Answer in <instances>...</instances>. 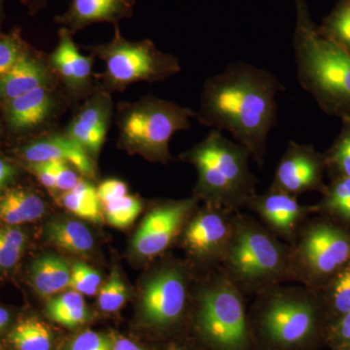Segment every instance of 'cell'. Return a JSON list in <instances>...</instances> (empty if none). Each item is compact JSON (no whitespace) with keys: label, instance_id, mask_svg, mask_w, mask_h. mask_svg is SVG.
<instances>
[{"label":"cell","instance_id":"obj_15","mask_svg":"<svg viewBox=\"0 0 350 350\" xmlns=\"http://www.w3.org/2000/svg\"><path fill=\"white\" fill-rule=\"evenodd\" d=\"M112 110L111 93L100 87L87 98L64 133L96 158L107 138Z\"/></svg>","mask_w":350,"mask_h":350},{"label":"cell","instance_id":"obj_11","mask_svg":"<svg viewBox=\"0 0 350 350\" xmlns=\"http://www.w3.org/2000/svg\"><path fill=\"white\" fill-rule=\"evenodd\" d=\"M196 197L169 200L151 209L133 239L137 256L151 259L165 252L183 231L188 218L197 208Z\"/></svg>","mask_w":350,"mask_h":350},{"label":"cell","instance_id":"obj_29","mask_svg":"<svg viewBox=\"0 0 350 350\" xmlns=\"http://www.w3.org/2000/svg\"><path fill=\"white\" fill-rule=\"evenodd\" d=\"M342 130L325 154L326 167L334 178H350V118L342 120Z\"/></svg>","mask_w":350,"mask_h":350},{"label":"cell","instance_id":"obj_36","mask_svg":"<svg viewBox=\"0 0 350 350\" xmlns=\"http://www.w3.org/2000/svg\"><path fill=\"white\" fill-rule=\"evenodd\" d=\"M47 163L55 181H56L57 190L62 192H68L76 184L80 181L79 175L76 174L75 167H71L68 163L61 162V161H51L45 162Z\"/></svg>","mask_w":350,"mask_h":350},{"label":"cell","instance_id":"obj_27","mask_svg":"<svg viewBox=\"0 0 350 350\" xmlns=\"http://www.w3.org/2000/svg\"><path fill=\"white\" fill-rule=\"evenodd\" d=\"M317 31L322 38L350 54V0H338Z\"/></svg>","mask_w":350,"mask_h":350},{"label":"cell","instance_id":"obj_24","mask_svg":"<svg viewBox=\"0 0 350 350\" xmlns=\"http://www.w3.org/2000/svg\"><path fill=\"white\" fill-rule=\"evenodd\" d=\"M57 200L69 213L78 217L98 224L103 223V204L98 197V188L90 181L80 179L75 187L59 195Z\"/></svg>","mask_w":350,"mask_h":350},{"label":"cell","instance_id":"obj_31","mask_svg":"<svg viewBox=\"0 0 350 350\" xmlns=\"http://www.w3.org/2000/svg\"><path fill=\"white\" fill-rule=\"evenodd\" d=\"M103 206L108 223L119 229H125L133 224L144 208L142 200L129 194Z\"/></svg>","mask_w":350,"mask_h":350},{"label":"cell","instance_id":"obj_7","mask_svg":"<svg viewBox=\"0 0 350 350\" xmlns=\"http://www.w3.org/2000/svg\"><path fill=\"white\" fill-rule=\"evenodd\" d=\"M196 327L213 350H248L252 338L243 293L217 269L198 293Z\"/></svg>","mask_w":350,"mask_h":350},{"label":"cell","instance_id":"obj_1","mask_svg":"<svg viewBox=\"0 0 350 350\" xmlns=\"http://www.w3.org/2000/svg\"><path fill=\"white\" fill-rule=\"evenodd\" d=\"M284 90L266 69L234 62L204 83L196 117L200 125L229 131L262 169L269 133L278 125L276 96Z\"/></svg>","mask_w":350,"mask_h":350},{"label":"cell","instance_id":"obj_47","mask_svg":"<svg viewBox=\"0 0 350 350\" xmlns=\"http://www.w3.org/2000/svg\"><path fill=\"white\" fill-rule=\"evenodd\" d=\"M172 350H180V349H172Z\"/></svg>","mask_w":350,"mask_h":350},{"label":"cell","instance_id":"obj_32","mask_svg":"<svg viewBox=\"0 0 350 350\" xmlns=\"http://www.w3.org/2000/svg\"><path fill=\"white\" fill-rule=\"evenodd\" d=\"M27 243V236L15 226L0 228V269H10L17 265Z\"/></svg>","mask_w":350,"mask_h":350},{"label":"cell","instance_id":"obj_26","mask_svg":"<svg viewBox=\"0 0 350 350\" xmlns=\"http://www.w3.org/2000/svg\"><path fill=\"white\" fill-rule=\"evenodd\" d=\"M52 333L49 327L38 319H27L9 333L8 340L15 350H50Z\"/></svg>","mask_w":350,"mask_h":350},{"label":"cell","instance_id":"obj_4","mask_svg":"<svg viewBox=\"0 0 350 350\" xmlns=\"http://www.w3.org/2000/svg\"><path fill=\"white\" fill-rule=\"evenodd\" d=\"M290 253L289 244L280 241L262 223L238 211L219 269L243 293L258 295L292 282Z\"/></svg>","mask_w":350,"mask_h":350},{"label":"cell","instance_id":"obj_35","mask_svg":"<svg viewBox=\"0 0 350 350\" xmlns=\"http://www.w3.org/2000/svg\"><path fill=\"white\" fill-rule=\"evenodd\" d=\"M25 52L24 42L17 31L0 36V77L13 69Z\"/></svg>","mask_w":350,"mask_h":350},{"label":"cell","instance_id":"obj_19","mask_svg":"<svg viewBox=\"0 0 350 350\" xmlns=\"http://www.w3.org/2000/svg\"><path fill=\"white\" fill-rule=\"evenodd\" d=\"M7 121L16 131L38 128L56 115L59 108L54 86L38 88L18 98L5 101Z\"/></svg>","mask_w":350,"mask_h":350},{"label":"cell","instance_id":"obj_41","mask_svg":"<svg viewBox=\"0 0 350 350\" xmlns=\"http://www.w3.org/2000/svg\"><path fill=\"white\" fill-rule=\"evenodd\" d=\"M14 174H15V169L12 165L0 159V188L6 185L13 178Z\"/></svg>","mask_w":350,"mask_h":350},{"label":"cell","instance_id":"obj_45","mask_svg":"<svg viewBox=\"0 0 350 350\" xmlns=\"http://www.w3.org/2000/svg\"><path fill=\"white\" fill-rule=\"evenodd\" d=\"M4 0H0V25H1L2 18H3Z\"/></svg>","mask_w":350,"mask_h":350},{"label":"cell","instance_id":"obj_22","mask_svg":"<svg viewBox=\"0 0 350 350\" xmlns=\"http://www.w3.org/2000/svg\"><path fill=\"white\" fill-rule=\"evenodd\" d=\"M71 269L63 258L44 255L32 262L29 280L33 289L42 297H49L69 287Z\"/></svg>","mask_w":350,"mask_h":350},{"label":"cell","instance_id":"obj_34","mask_svg":"<svg viewBox=\"0 0 350 350\" xmlns=\"http://www.w3.org/2000/svg\"><path fill=\"white\" fill-rule=\"evenodd\" d=\"M101 278L98 271L83 262H75L71 268L69 287L81 295L94 296L100 287Z\"/></svg>","mask_w":350,"mask_h":350},{"label":"cell","instance_id":"obj_44","mask_svg":"<svg viewBox=\"0 0 350 350\" xmlns=\"http://www.w3.org/2000/svg\"><path fill=\"white\" fill-rule=\"evenodd\" d=\"M10 320V314L5 308H0V333L3 331Z\"/></svg>","mask_w":350,"mask_h":350},{"label":"cell","instance_id":"obj_30","mask_svg":"<svg viewBox=\"0 0 350 350\" xmlns=\"http://www.w3.org/2000/svg\"><path fill=\"white\" fill-rule=\"evenodd\" d=\"M326 301L333 322L350 312V262L329 280Z\"/></svg>","mask_w":350,"mask_h":350},{"label":"cell","instance_id":"obj_43","mask_svg":"<svg viewBox=\"0 0 350 350\" xmlns=\"http://www.w3.org/2000/svg\"><path fill=\"white\" fill-rule=\"evenodd\" d=\"M27 6L29 7L32 13H36L39 9L42 8L47 4L49 0H24Z\"/></svg>","mask_w":350,"mask_h":350},{"label":"cell","instance_id":"obj_46","mask_svg":"<svg viewBox=\"0 0 350 350\" xmlns=\"http://www.w3.org/2000/svg\"><path fill=\"white\" fill-rule=\"evenodd\" d=\"M334 350H350V347H335Z\"/></svg>","mask_w":350,"mask_h":350},{"label":"cell","instance_id":"obj_13","mask_svg":"<svg viewBox=\"0 0 350 350\" xmlns=\"http://www.w3.org/2000/svg\"><path fill=\"white\" fill-rule=\"evenodd\" d=\"M325 156L319 153L312 145L289 142L278 163L269 190L280 191L296 196L320 191L323 193V172Z\"/></svg>","mask_w":350,"mask_h":350},{"label":"cell","instance_id":"obj_39","mask_svg":"<svg viewBox=\"0 0 350 350\" xmlns=\"http://www.w3.org/2000/svg\"><path fill=\"white\" fill-rule=\"evenodd\" d=\"M98 194L101 204H105L128 195V185L119 179H107L98 186Z\"/></svg>","mask_w":350,"mask_h":350},{"label":"cell","instance_id":"obj_16","mask_svg":"<svg viewBox=\"0 0 350 350\" xmlns=\"http://www.w3.org/2000/svg\"><path fill=\"white\" fill-rule=\"evenodd\" d=\"M21 156L27 163L61 161L70 165L88 179L96 177L94 159L77 142L64 133H51L21 148Z\"/></svg>","mask_w":350,"mask_h":350},{"label":"cell","instance_id":"obj_25","mask_svg":"<svg viewBox=\"0 0 350 350\" xmlns=\"http://www.w3.org/2000/svg\"><path fill=\"white\" fill-rule=\"evenodd\" d=\"M46 315L56 323L75 328L87 321L89 312L82 295L69 291L48 301Z\"/></svg>","mask_w":350,"mask_h":350},{"label":"cell","instance_id":"obj_14","mask_svg":"<svg viewBox=\"0 0 350 350\" xmlns=\"http://www.w3.org/2000/svg\"><path fill=\"white\" fill-rule=\"evenodd\" d=\"M244 207L256 214L269 232L289 245L294 243L308 214L315 211V206L301 204L296 196L269 189L264 194L252 196Z\"/></svg>","mask_w":350,"mask_h":350},{"label":"cell","instance_id":"obj_21","mask_svg":"<svg viewBox=\"0 0 350 350\" xmlns=\"http://www.w3.org/2000/svg\"><path fill=\"white\" fill-rule=\"evenodd\" d=\"M46 211L40 196L27 189L15 188L0 195V223L17 226L38 220Z\"/></svg>","mask_w":350,"mask_h":350},{"label":"cell","instance_id":"obj_10","mask_svg":"<svg viewBox=\"0 0 350 350\" xmlns=\"http://www.w3.org/2000/svg\"><path fill=\"white\" fill-rule=\"evenodd\" d=\"M188 301V278L176 266H165L147 278L140 310L144 321L156 329L170 328L181 319Z\"/></svg>","mask_w":350,"mask_h":350},{"label":"cell","instance_id":"obj_38","mask_svg":"<svg viewBox=\"0 0 350 350\" xmlns=\"http://www.w3.org/2000/svg\"><path fill=\"white\" fill-rule=\"evenodd\" d=\"M326 338L334 349L350 347V312L327 327Z\"/></svg>","mask_w":350,"mask_h":350},{"label":"cell","instance_id":"obj_23","mask_svg":"<svg viewBox=\"0 0 350 350\" xmlns=\"http://www.w3.org/2000/svg\"><path fill=\"white\" fill-rule=\"evenodd\" d=\"M45 237L51 243L68 252L83 254L94 247V237L87 226L71 219H54L45 228Z\"/></svg>","mask_w":350,"mask_h":350},{"label":"cell","instance_id":"obj_12","mask_svg":"<svg viewBox=\"0 0 350 350\" xmlns=\"http://www.w3.org/2000/svg\"><path fill=\"white\" fill-rule=\"evenodd\" d=\"M234 213L204 206L192 214L181 232L185 250L197 261L219 268L232 238Z\"/></svg>","mask_w":350,"mask_h":350},{"label":"cell","instance_id":"obj_18","mask_svg":"<svg viewBox=\"0 0 350 350\" xmlns=\"http://www.w3.org/2000/svg\"><path fill=\"white\" fill-rule=\"evenodd\" d=\"M137 0H71L68 11L57 16L55 22L71 33L98 23L118 25L120 21L131 18Z\"/></svg>","mask_w":350,"mask_h":350},{"label":"cell","instance_id":"obj_3","mask_svg":"<svg viewBox=\"0 0 350 350\" xmlns=\"http://www.w3.org/2000/svg\"><path fill=\"white\" fill-rule=\"evenodd\" d=\"M250 156L243 145L213 129L204 139L181 154L182 160L197 169L194 197L206 206L241 211L257 194L258 180L248 165Z\"/></svg>","mask_w":350,"mask_h":350},{"label":"cell","instance_id":"obj_40","mask_svg":"<svg viewBox=\"0 0 350 350\" xmlns=\"http://www.w3.org/2000/svg\"><path fill=\"white\" fill-rule=\"evenodd\" d=\"M27 167L31 170L32 174L38 177L41 184L50 191H56V181H55L54 176H53L52 172L49 167H48L47 163L45 162L41 163H27Z\"/></svg>","mask_w":350,"mask_h":350},{"label":"cell","instance_id":"obj_9","mask_svg":"<svg viewBox=\"0 0 350 350\" xmlns=\"http://www.w3.org/2000/svg\"><path fill=\"white\" fill-rule=\"evenodd\" d=\"M290 247L292 282L308 287L329 282L350 262V232L331 223H304Z\"/></svg>","mask_w":350,"mask_h":350},{"label":"cell","instance_id":"obj_5","mask_svg":"<svg viewBox=\"0 0 350 350\" xmlns=\"http://www.w3.org/2000/svg\"><path fill=\"white\" fill-rule=\"evenodd\" d=\"M197 112L174 101L147 94L135 103L118 105L117 125L119 144L133 154L152 162L172 160L169 145L177 131L190 128V120Z\"/></svg>","mask_w":350,"mask_h":350},{"label":"cell","instance_id":"obj_37","mask_svg":"<svg viewBox=\"0 0 350 350\" xmlns=\"http://www.w3.org/2000/svg\"><path fill=\"white\" fill-rule=\"evenodd\" d=\"M68 350H112V342L103 334L85 331L71 340Z\"/></svg>","mask_w":350,"mask_h":350},{"label":"cell","instance_id":"obj_33","mask_svg":"<svg viewBox=\"0 0 350 350\" xmlns=\"http://www.w3.org/2000/svg\"><path fill=\"white\" fill-rule=\"evenodd\" d=\"M128 299V289L118 269H112L108 282L101 287L98 298V308L103 312H115L119 310Z\"/></svg>","mask_w":350,"mask_h":350},{"label":"cell","instance_id":"obj_20","mask_svg":"<svg viewBox=\"0 0 350 350\" xmlns=\"http://www.w3.org/2000/svg\"><path fill=\"white\" fill-rule=\"evenodd\" d=\"M55 77L49 63L25 52L13 69L0 77V100H13L38 88L54 86Z\"/></svg>","mask_w":350,"mask_h":350},{"label":"cell","instance_id":"obj_28","mask_svg":"<svg viewBox=\"0 0 350 350\" xmlns=\"http://www.w3.org/2000/svg\"><path fill=\"white\" fill-rule=\"evenodd\" d=\"M324 198L315 211H325L350 224V178H334L323 192Z\"/></svg>","mask_w":350,"mask_h":350},{"label":"cell","instance_id":"obj_2","mask_svg":"<svg viewBox=\"0 0 350 350\" xmlns=\"http://www.w3.org/2000/svg\"><path fill=\"white\" fill-rule=\"evenodd\" d=\"M297 78L326 114L350 118V54L322 38L306 0H295Z\"/></svg>","mask_w":350,"mask_h":350},{"label":"cell","instance_id":"obj_17","mask_svg":"<svg viewBox=\"0 0 350 350\" xmlns=\"http://www.w3.org/2000/svg\"><path fill=\"white\" fill-rule=\"evenodd\" d=\"M66 27L59 31V43L49 57V66L69 93L79 96L87 91L93 77L94 55L84 56L79 52Z\"/></svg>","mask_w":350,"mask_h":350},{"label":"cell","instance_id":"obj_42","mask_svg":"<svg viewBox=\"0 0 350 350\" xmlns=\"http://www.w3.org/2000/svg\"><path fill=\"white\" fill-rule=\"evenodd\" d=\"M112 350H145L125 338H120L112 344Z\"/></svg>","mask_w":350,"mask_h":350},{"label":"cell","instance_id":"obj_6","mask_svg":"<svg viewBox=\"0 0 350 350\" xmlns=\"http://www.w3.org/2000/svg\"><path fill=\"white\" fill-rule=\"evenodd\" d=\"M255 317L264 342L275 350H301L319 335L320 312L308 289L269 288L257 295Z\"/></svg>","mask_w":350,"mask_h":350},{"label":"cell","instance_id":"obj_8","mask_svg":"<svg viewBox=\"0 0 350 350\" xmlns=\"http://www.w3.org/2000/svg\"><path fill=\"white\" fill-rule=\"evenodd\" d=\"M109 42L90 46L87 49L105 64L98 75L108 92H122L137 82H161L180 72L178 59L156 47L149 39L130 41L122 36L118 25Z\"/></svg>","mask_w":350,"mask_h":350}]
</instances>
